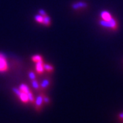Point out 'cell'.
<instances>
[{"label": "cell", "instance_id": "cell-6", "mask_svg": "<svg viewBox=\"0 0 123 123\" xmlns=\"http://www.w3.org/2000/svg\"><path fill=\"white\" fill-rule=\"evenodd\" d=\"M101 19L104 21H109L112 18V15L109 11H102L100 14Z\"/></svg>", "mask_w": 123, "mask_h": 123}, {"label": "cell", "instance_id": "cell-17", "mask_svg": "<svg viewBox=\"0 0 123 123\" xmlns=\"http://www.w3.org/2000/svg\"><path fill=\"white\" fill-rule=\"evenodd\" d=\"M38 14H40V15H42V16H43V17L48 14L47 13V12H46V11L44 10V9H40L38 10Z\"/></svg>", "mask_w": 123, "mask_h": 123}, {"label": "cell", "instance_id": "cell-12", "mask_svg": "<svg viewBox=\"0 0 123 123\" xmlns=\"http://www.w3.org/2000/svg\"><path fill=\"white\" fill-rule=\"evenodd\" d=\"M31 60H32L33 62H37L41 61H43V57L42 56V55H33V56L31 57Z\"/></svg>", "mask_w": 123, "mask_h": 123}, {"label": "cell", "instance_id": "cell-8", "mask_svg": "<svg viewBox=\"0 0 123 123\" xmlns=\"http://www.w3.org/2000/svg\"><path fill=\"white\" fill-rule=\"evenodd\" d=\"M31 84L35 90L36 91H40V85L38 81L36 79L34 80H31Z\"/></svg>", "mask_w": 123, "mask_h": 123}, {"label": "cell", "instance_id": "cell-2", "mask_svg": "<svg viewBox=\"0 0 123 123\" xmlns=\"http://www.w3.org/2000/svg\"><path fill=\"white\" fill-rule=\"evenodd\" d=\"M71 6L73 10L79 11V10H81V9H86L88 7V4L86 2L81 1H77L72 3Z\"/></svg>", "mask_w": 123, "mask_h": 123}, {"label": "cell", "instance_id": "cell-3", "mask_svg": "<svg viewBox=\"0 0 123 123\" xmlns=\"http://www.w3.org/2000/svg\"><path fill=\"white\" fill-rule=\"evenodd\" d=\"M43 92H42V91H40V93L38 94V95L35 98V109H36L37 111H40L42 106H43Z\"/></svg>", "mask_w": 123, "mask_h": 123}, {"label": "cell", "instance_id": "cell-16", "mask_svg": "<svg viewBox=\"0 0 123 123\" xmlns=\"http://www.w3.org/2000/svg\"><path fill=\"white\" fill-rule=\"evenodd\" d=\"M43 103H45V104L48 105L50 103V99L49 98V97L47 96L45 94L43 93Z\"/></svg>", "mask_w": 123, "mask_h": 123}, {"label": "cell", "instance_id": "cell-10", "mask_svg": "<svg viewBox=\"0 0 123 123\" xmlns=\"http://www.w3.org/2000/svg\"><path fill=\"white\" fill-rule=\"evenodd\" d=\"M19 89H20L22 92H25V93H26L27 94L28 92H30V91H31V89H30V87H29L27 84H23H23H21L20 85Z\"/></svg>", "mask_w": 123, "mask_h": 123}, {"label": "cell", "instance_id": "cell-4", "mask_svg": "<svg viewBox=\"0 0 123 123\" xmlns=\"http://www.w3.org/2000/svg\"><path fill=\"white\" fill-rule=\"evenodd\" d=\"M51 83V80L50 78H46L42 81L40 85V91H47L48 87H50Z\"/></svg>", "mask_w": 123, "mask_h": 123}, {"label": "cell", "instance_id": "cell-1", "mask_svg": "<svg viewBox=\"0 0 123 123\" xmlns=\"http://www.w3.org/2000/svg\"><path fill=\"white\" fill-rule=\"evenodd\" d=\"M8 70V62L6 61V56L0 53V72H5Z\"/></svg>", "mask_w": 123, "mask_h": 123}, {"label": "cell", "instance_id": "cell-9", "mask_svg": "<svg viewBox=\"0 0 123 123\" xmlns=\"http://www.w3.org/2000/svg\"><path fill=\"white\" fill-rule=\"evenodd\" d=\"M18 97L20 99L23 103H27L28 102H29V99H28V97L27 96V94L26 93H25V92H22V91H21L20 94H19Z\"/></svg>", "mask_w": 123, "mask_h": 123}, {"label": "cell", "instance_id": "cell-5", "mask_svg": "<svg viewBox=\"0 0 123 123\" xmlns=\"http://www.w3.org/2000/svg\"><path fill=\"white\" fill-rule=\"evenodd\" d=\"M43 61H39V62H35V70H36V72L38 74H42L45 71L43 68Z\"/></svg>", "mask_w": 123, "mask_h": 123}, {"label": "cell", "instance_id": "cell-7", "mask_svg": "<svg viewBox=\"0 0 123 123\" xmlns=\"http://www.w3.org/2000/svg\"><path fill=\"white\" fill-rule=\"evenodd\" d=\"M43 68L45 71L47 72V73H53L55 70L54 67H53V66L52 64H48V63H45V62L43 64Z\"/></svg>", "mask_w": 123, "mask_h": 123}, {"label": "cell", "instance_id": "cell-14", "mask_svg": "<svg viewBox=\"0 0 123 123\" xmlns=\"http://www.w3.org/2000/svg\"><path fill=\"white\" fill-rule=\"evenodd\" d=\"M35 21L37 23L40 24L43 23V16H42L40 14H36V15L34 17Z\"/></svg>", "mask_w": 123, "mask_h": 123}, {"label": "cell", "instance_id": "cell-13", "mask_svg": "<svg viewBox=\"0 0 123 123\" xmlns=\"http://www.w3.org/2000/svg\"><path fill=\"white\" fill-rule=\"evenodd\" d=\"M28 77H29V79L30 80H34L36 79V75L35 74V73L34 72V71H33L32 69H29L28 72Z\"/></svg>", "mask_w": 123, "mask_h": 123}, {"label": "cell", "instance_id": "cell-15", "mask_svg": "<svg viewBox=\"0 0 123 123\" xmlns=\"http://www.w3.org/2000/svg\"><path fill=\"white\" fill-rule=\"evenodd\" d=\"M27 96H28V97L29 101L31 102V103H32V104H34L35 101V98L34 95H33V94L31 92V91L27 94Z\"/></svg>", "mask_w": 123, "mask_h": 123}, {"label": "cell", "instance_id": "cell-11", "mask_svg": "<svg viewBox=\"0 0 123 123\" xmlns=\"http://www.w3.org/2000/svg\"><path fill=\"white\" fill-rule=\"evenodd\" d=\"M42 25H43L45 26H50L51 25V18L50 17V16L47 14V16H44Z\"/></svg>", "mask_w": 123, "mask_h": 123}]
</instances>
